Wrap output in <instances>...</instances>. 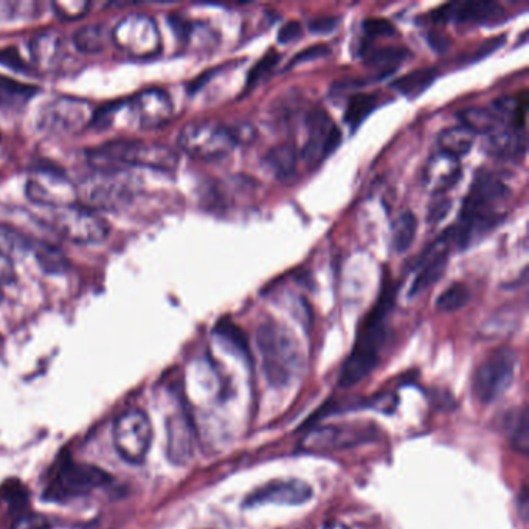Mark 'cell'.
<instances>
[{
  "mask_svg": "<svg viewBox=\"0 0 529 529\" xmlns=\"http://www.w3.org/2000/svg\"><path fill=\"white\" fill-rule=\"evenodd\" d=\"M471 300V292L463 283H455L436 300V309L441 312L460 311Z\"/></svg>",
  "mask_w": 529,
  "mask_h": 529,
  "instance_id": "obj_34",
  "label": "cell"
},
{
  "mask_svg": "<svg viewBox=\"0 0 529 529\" xmlns=\"http://www.w3.org/2000/svg\"><path fill=\"white\" fill-rule=\"evenodd\" d=\"M329 53H331V50H329L328 45H311V47H308V49L301 50L300 53H297V55L291 59V63H289L287 69H289V67L298 66V64L311 63V61H315V59L326 58Z\"/></svg>",
  "mask_w": 529,
  "mask_h": 529,
  "instance_id": "obj_42",
  "label": "cell"
},
{
  "mask_svg": "<svg viewBox=\"0 0 529 529\" xmlns=\"http://www.w3.org/2000/svg\"><path fill=\"white\" fill-rule=\"evenodd\" d=\"M416 232H418V219L413 215L412 211H404L395 225H393V238H391V246L396 253L407 252L412 247L415 241Z\"/></svg>",
  "mask_w": 529,
  "mask_h": 529,
  "instance_id": "obj_29",
  "label": "cell"
},
{
  "mask_svg": "<svg viewBox=\"0 0 529 529\" xmlns=\"http://www.w3.org/2000/svg\"><path fill=\"white\" fill-rule=\"evenodd\" d=\"M450 210H452V201L450 199H438V201L433 202L429 207L427 222L432 225L440 224L443 219L447 218Z\"/></svg>",
  "mask_w": 529,
  "mask_h": 529,
  "instance_id": "obj_46",
  "label": "cell"
},
{
  "mask_svg": "<svg viewBox=\"0 0 529 529\" xmlns=\"http://www.w3.org/2000/svg\"><path fill=\"white\" fill-rule=\"evenodd\" d=\"M112 39L118 49L132 58H153L162 49L159 28L148 14H128L115 25Z\"/></svg>",
  "mask_w": 529,
  "mask_h": 529,
  "instance_id": "obj_7",
  "label": "cell"
},
{
  "mask_svg": "<svg viewBox=\"0 0 529 529\" xmlns=\"http://www.w3.org/2000/svg\"><path fill=\"white\" fill-rule=\"evenodd\" d=\"M312 498V488L301 480L272 481L263 488L256 489L244 500L246 508L261 505H289L298 506L309 502Z\"/></svg>",
  "mask_w": 529,
  "mask_h": 529,
  "instance_id": "obj_16",
  "label": "cell"
},
{
  "mask_svg": "<svg viewBox=\"0 0 529 529\" xmlns=\"http://www.w3.org/2000/svg\"><path fill=\"white\" fill-rule=\"evenodd\" d=\"M0 64L10 67V69L16 70V72H32V69L25 63L18 49H13V47L0 50Z\"/></svg>",
  "mask_w": 529,
  "mask_h": 529,
  "instance_id": "obj_45",
  "label": "cell"
},
{
  "mask_svg": "<svg viewBox=\"0 0 529 529\" xmlns=\"http://www.w3.org/2000/svg\"><path fill=\"white\" fill-rule=\"evenodd\" d=\"M376 95L373 94H356L346 104L345 123L350 126L351 131L359 128L367 120L368 115L377 108Z\"/></svg>",
  "mask_w": 529,
  "mask_h": 529,
  "instance_id": "obj_30",
  "label": "cell"
},
{
  "mask_svg": "<svg viewBox=\"0 0 529 529\" xmlns=\"http://www.w3.org/2000/svg\"><path fill=\"white\" fill-rule=\"evenodd\" d=\"M455 18L463 24H498L506 18V10L492 0H471L458 4Z\"/></svg>",
  "mask_w": 529,
  "mask_h": 529,
  "instance_id": "obj_21",
  "label": "cell"
},
{
  "mask_svg": "<svg viewBox=\"0 0 529 529\" xmlns=\"http://www.w3.org/2000/svg\"><path fill=\"white\" fill-rule=\"evenodd\" d=\"M58 53V38H53L52 35L38 36L33 41V55H35L38 63L49 61L52 63Z\"/></svg>",
  "mask_w": 529,
  "mask_h": 529,
  "instance_id": "obj_39",
  "label": "cell"
},
{
  "mask_svg": "<svg viewBox=\"0 0 529 529\" xmlns=\"http://www.w3.org/2000/svg\"><path fill=\"white\" fill-rule=\"evenodd\" d=\"M410 56H412V53L405 47H384V49L371 52L367 56L365 64L368 67H373V69H381L388 73L391 70L398 69L405 59L410 58Z\"/></svg>",
  "mask_w": 529,
  "mask_h": 529,
  "instance_id": "obj_31",
  "label": "cell"
},
{
  "mask_svg": "<svg viewBox=\"0 0 529 529\" xmlns=\"http://www.w3.org/2000/svg\"><path fill=\"white\" fill-rule=\"evenodd\" d=\"M342 143V132L332 123L322 109H315L308 117V140L301 157L311 166H317L323 159L336 153Z\"/></svg>",
  "mask_w": 529,
  "mask_h": 529,
  "instance_id": "obj_15",
  "label": "cell"
},
{
  "mask_svg": "<svg viewBox=\"0 0 529 529\" xmlns=\"http://www.w3.org/2000/svg\"><path fill=\"white\" fill-rule=\"evenodd\" d=\"M303 36V27L298 21H289L280 28L278 42L283 45L292 44Z\"/></svg>",
  "mask_w": 529,
  "mask_h": 529,
  "instance_id": "obj_47",
  "label": "cell"
},
{
  "mask_svg": "<svg viewBox=\"0 0 529 529\" xmlns=\"http://www.w3.org/2000/svg\"><path fill=\"white\" fill-rule=\"evenodd\" d=\"M516 351L508 346L498 348L477 368L474 376V395L480 404L488 405L505 395L516 377Z\"/></svg>",
  "mask_w": 529,
  "mask_h": 529,
  "instance_id": "obj_5",
  "label": "cell"
},
{
  "mask_svg": "<svg viewBox=\"0 0 529 529\" xmlns=\"http://www.w3.org/2000/svg\"><path fill=\"white\" fill-rule=\"evenodd\" d=\"M365 86V81L357 80V78H345V80L337 81L334 86L331 87L332 94H343L348 90L360 89Z\"/></svg>",
  "mask_w": 529,
  "mask_h": 529,
  "instance_id": "obj_50",
  "label": "cell"
},
{
  "mask_svg": "<svg viewBox=\"0 0 529 529\" xmlns=\"http://www.w3.org/2000/svg\"><path fill=\"white\" fill-rule=\"evenodd\" d=\"M458 4H446L443 7L436 8L432 11V19L435 22H447L455 18V11H457Z\"/></svg>",
  "mask_w": 529,
  "mask_h": 529,
  "instance_id": "obj_52",
  "label": "cell"
},
{
  "mask_svg": "<svg viewBox=\"0 0 529 529\" xmlns=\"http://www.w3.org/2000/svg\"><path fill=\"white\" fill-rule=\"evenodd\" d=\"M16 277L14 272L13 261L8 260L7 256L0 255V286L11 283Z\"/></svg>",
  "mask_w": 529,
  "mask_h": 529,
  "instance_id": "obj_49",
  "label": "cell"
},
{
  "mask_svg": "<svg viewBox=\"0 0 529 529\" xmlns=\"http://www.w3.org/2000/svg\"><path fill=\"white\" fill-rule=\"evenodd\" d=\"M179 146L196 159L215 160L232 153L235 142L229 128L215 123L194 122L180 131Z\"/></svg>",
  "mask_w": 529,
  "mask_h": 529,
  "instance_id": "obj_10",
  "label": "cell"
},
{
  "mask_svg": "<svg viewBox=\"0 0 529 529\" xmlns=\"http://www.w3.org/2000/svg\"><path fill=\"white\" fill-rule=\"evenodd\" d=\"M104 28L101 25H90V27L81 28L80 32L75 33L73 42L77 49L83 53H98L104 47Z\"/></svg>",
  "mask_w": 529,
  "mask_h": 529,
  "instance_id": "obj_35",
  "label": "cell"
},
{
  "mask_svg": "<svg viewBox=\"0 0 529 529\" xmlns=\"http://www.w3.org/2000/svg\"><path fill=\"white\" fill-rule=\"evenodd\" d=\"M461 125L477 134L491 135L502 129L503 120L494 109L469 108L461 111Z\"/></svg>",
  "mask_w": 529,
  "mask_h": 529,
  "instance_id": "obj_24",
  "label": "cell"
},
{
  "mask_svg": "<svg viewBox=\"0 0 529 529\" xmlns=\"http://www.w3.org/2000/svg\"><path fill=\"white\" fill-rule=\"evenodd\" d=\"M486 149H488L489 154L495 157L519 159L526 151L525 135L519 134L517 131H503V129H500V131L489 135Z\"/></svg>",
  "mask_w": 529,
  "mask_h": 529,
  "instance_id": "obj_22",
  "label": "cell"
},
{
  "mask_svg": "<svg viewBox=\"0 0 529 529\" xmlns=\"http://www.w3.org/2000/svg\"><path fill=\"white\" fill-rule=\"evenodd\" d=\"M339 24V16H319L308 22V28L309 32L315 35H328V33L336 32Z\"/></svg>",
  "mask_w": 529,
  "mask_h": 529,
  "instance_id": "obj_44",
  "label": "cell"
},
{
  "mask_svg": "<svg viewBox=\"0 0 529 529\" xmlns=\"http://www.w3.org/2000/svg\"><path fill=\"white\" fill-rule=\"evenodd\" d=\"M36 92L38 89L35 86L0 75V106H4V108L21 106V104L27 103Z\"/></svg>",
  "mask_w": 529,
  "mask_h": 529,
  "instance_id": "obj_27",
  "label": "cell"
},
{
  "mask_svg": "<svg viewBox=\"0 0 529 529\" xmlns=\"http://www.w3.org/2000/svg\"><path fill=\"white\" fill-rule=\"evenodd\" d=\"M78 190V201L90 210H117L132 201V185L120 171H97Z\"/></svg>",
  "mask_w": 529,
  "mask_h": 529,
  "instance_id": "obj_6",
  "label": "cell"
},
{
  "mask_svg": "<svg viewBox=\"0 0 529 529\" xmlns=\"http://www.w3.org/2000/svg\"><path fill=\"white\" fill-rule=\"evenodd\" d=\"M229 132L230 135H232L235 145H238V143H250L255 139L256 135L252 126L247 125V123H244V125L233 126V128L229 129Z\"/></svg>",
  "mask_w": 529,
  "mask_h": 529,
  "instance_id": "obj_48",
  "label": "cell"
},
{
  "mask_svg": "<svg viewBox=\"0 0 529 529\" xmlns=\"http://www.w3.org/2000/svg\"><path fill=\"white\" fill-rule=\"evenodd\" d=\"M168 433V457L174 464L184 466L193 458L194 429L184 412L174 413L166 419Z\"/></svg>",
  "mask_w": 529,
  "mask_h": 529,
  "instance_id": "obj_18",
  "label": "cell"
},
{
  "mask_svg": "<svg viewBox=\"0 0 529 529\" xmlns=\"http://www.w3.org/2000/svg\"><path fill=\"white\" fill-rule=\"evenodd\" d=\"M25 193L39 207L58 208L78 204L77 185H73L66 174L52 170H39L33 174Z\"/></svg>",
  "mask_w": 529,
  "mask_h": 529,
  "instance_id": "obj_14",
  "label": "cell"
},
{
  "mask_svg": "<svg viewBox=\"0 0 529 529\" xmlns=\"http://www.w3.org/2000/svg\"><path fill=\"white\" fill-rule=\"evenodd\" d=\"M364 32L370 38H385V36H395L396 27L384 18H371L364 22Z\"/></svg>",
  "mask_w": 529,
  "mask_h": 529,
  "instance_id": "obj_41",
  "label": "cell"
},
{
  "mask_svg": "<svg viewBox=\"0 0 529 529\" xmlns=\"http://www.w3.org/2000/svg\"><path fill=\"white\" fill-rule=\"evenodd\" d=\"M256 340L263 359V371L267 382L272 387L291 384L292 379L303 368L300 343L291 329L275 320H269L258 328Z\"/></svg>",
  "mask_w": 529,
  "mask_h": 529,
  "instance_id": "obj_2",
  "label": "cell"
},
{
  "mask_svg": "<svg viewBox=\"0 0 529 529\" xmlns=\"http://www.w3.org/2000/svg\"><path fill=\"white\" fill-rule=\"evenodd\" d=\"M512 447L517 452L526 455L529 449V426H528V413L526 408H523L520 412L519 418H517L516 427L512 430L511 436Z\"/></svg>",
  "mask_w": 529,
  "mask_h": 529,
  "instance_id": "obj_38",
  "label": "cell"
},
{
  "mask_svg": "<svg viewBox=\"0 0 529 529\" xmlns=\"http://www.w3.org/2000/svg\"><path fill=\"white\" fill-rule=\"evenodd\" d=\"M32 252L35 253L36 260L41 264L42 269L47 270L50 274L64 272L69 266L64 253L59 252L58 247L52 246V244L44 243V241L33 243Z\"/></svg>",
  "mask_w": 529,
  "mask_h": 529,
  "instance_id": "obj_33",
  "label": "cell"
},
{
  "mask_svg": "<svg viewBox=\"0 0 529 529\" xmlns=\"http://www.w3.org/2000/svg\"><path fill=\"white\" fill-rule=\"evenodd\" d=\"M475 137L477 135L463 125L444 129L440 134V139H438V143L441 146V153L447 154V156L453 157V159L466 156L471 151L472 146H474Z\"/></svg>",
  "mask_w": 529,
  "mask_h": 529,
  "instance_id": "obj_23",
  "label": "cell"
},
{
  "mask_svg": "<svg viewBox=\"0 0 529 529\" xmlns=\"http://www.w3.org/2000/svg\"><path fill=\"white\" fill-rule=\"evenodd\" d=\"M281 55L277 50H269L263 58L250 69L249 77H247V87H253L260 83L264 77H267L272 70L280 63Z\"/></svg>",
  "mask_w": 529,
  "mask_h": 529,
  "instance_id": "obj_36",
  "label": "cell"
},
{
  "mask_svg": "<svg viewBox=\"0 0 529 529\" xmlns=\"http://www.w3.org/2000/svg\"><path fill=\"white\" fill-rule=\"evenodd\" d=\"M0 301H2V291H0Z\"/></svg>",
  "mask_w": 529,
  "mask_h": 529,
  "instance_id": "obj_54",
  "label": "cell"
},
{
  "mask_svg": "<svg viewBox=\"0 0 529 529\" xmlns=\"http://www.w3.org/2000/svg\"><path fill=\"white\" fill-rule=\"evenodd\" d=\"M0 495L10 503L11 508H25L28 503V491L21 481L11 480L0 489Z\"/></svg>",
  "mask_w": 529,
  "mask_h": 529,
  "instance_id": "obj_37",
  "label": "cell"
},
{
  "mask_svg": "<svg viewBox=\"0 0 529 529\" xmlns=\"http://www.w3.org/2000/svg\"><path fill=\"white\" fill-rule=\"evenodd\" d=\"M45 221L58 235L75 244H98L108 238V222L81 204L45 208Z\"/></svg>",
  "mask_w": 529,
  "mask_h": 529,
  "instance_id": "obj_4",
  "label": "cell"
},
{
  "mask_svg": "<svg viewBox=\"0 0 529 529\" xmlns=\"http://www.w3.org/2000/svg\"><path fill=\"white\" fill-rule=\"evenodd\" d=\"M111 480V475L100 467L64 460L52 480V485L47 489V497L59 502L83 497L94 489L109 485Z\"/></svg>",
  "mask_w": 529,
  "mask_h": 529,
  "instance_id": "obj_8",
  "label": "cell"
},
{
  "mask_svg": "<svg viewBox=\"0 0 529 529\" xmlns=\"http://www.w3.org/2000/svg\"><path fill=\"white\" fill-rule=\"evenodd\" d=\"M53 8H55L59 18L75 21V19L83 18L90 5L87 2H55Z\"/></svg>",
  "mask_w": 529,
  "mask_h": 529,
  "instance_id": "obj_40",
  "label": "cell"
},
{
  "mask_svg": "<svg viewBox=\"0 0 529 529\" xmlns=\"http://www.w3.org/2000/svg\"><path fill=\"white\" fill-rule=\"evenodd\" d=\"M461 179V166L458 159L440 153L433 156L427 162L424 170V180L429 190L435 194H443L444 191L455 187Z\"/></svg>",
  "mask_w": 529,
  "mask_h": 529,
  "instance_id": "obj_20",
  "label": "cell"
},
{
  "mask_svg": "<svg viewBox=\"0 0 529 529\" xmlns=\"http://www.w3.org/2000/svg\"><path fill=\"white\" fill-rule=\"evenodd\" d=\"M114 444L118 455L128 463L139 464L153 444V426L142 410H129L114 422Z\"/></svg>",
  "mask_w": 529,
  "mask_h": 529,
  "instance_id": "obj_9",
  "label": "cell"
},
{
  "mask_svg": "<svg viewBox=\"0 0 529 529\" xmlns=\"http://www.w3.org/2000/svg\"><path fill=\"white\" fill-rule=\"evenodd\" d=\"M33 243L35 241L25 233L19 232L11 225L0 224V255L7 256L8 260L13 261L16 256L32 252Z\"/></svg>",
  "mask_w": 529,
  "mask_h": 529,
  "instance_id": "obj_28",
  "label": "cell"
},
{
  "mask_svg": "<svg viewBox=\"0 0 529 529\" xmlns=\"http://www.w3.org/2000/svg\"><path fill=\"white\" fill-rule=\"evenodd\" d=\"M374 426H328L311 430L301 441V447L308 452L323 453L336 450L350 449V447L367 444L377 440Z\"/></svg>",
  "mask_w": 529,
  "mask_h": 529,
  "instance_id": "obj_12",
  "label": "cell"
},
{
  "mask_svg": "<svg viewBox=\"0 0 529 529\" xmlns=\"http://www.w3.org/2000/svg\"><path fill=\"white\" fill-rule=\"evenodd\" d=\"M427 42H429L430 47H432L436 53L446 52L450 47V39L447 38V36L441 35V33H429V35H427Z\"/></svg>",
  "mask_w": 529,
  "mask_h": 529,
  "instance_id": "obj_51",
  "label": "cell"
},
{
  "mask_svg": "<svg viewBox=\"0 0 529 529\" xmlns=\"http://www.w3.org/2000/svg\"><path fill=\"white\" fill-rule=\"evenodd\" d=\"M506 42V36L500 35V36H494V38L486 39L483 44L478 45L477 49H475V52L472 53L469 58H466V63L469 61V63H478V61H481V59L488 58V56H491L492 53L497 52L502 45H505Z\"/></svg>",
  "mask_w": 529,
  "mask_h": 529,
  "instance_id": "obj_43",
  "label": "cell"
},
{
  "mask_svg": "<svg viewBox=\"0 0 529 529\" xmlns=\"http://www.w3.org/2000/svg\"><path fill=\"white\" fill-rule=\"evenodd\" d=\"M511 191L494 174L478 171L461 207L460 221L498 215L495 205L505 201Z\"/></svg>",
  "mask_w": 529,
  "mask_h": 529,
  "instance_id": "obj_13",
  "label": "cell"
},
{
  "mask_svg": "<svg viewBox=\"0 0 529 529\" xmlns=\"http://www.w3.org/2000/svg\"><path fill=\"white\" fill-rule=\"evenodd\" d=\"M215 334L219 339L224 340L227 345L232 346L233 350L243 354L244 357H250L249 339H247L246 332L239 328L232 320H219L215 328Z\"/></svg>",
  "mask_w": 529,
  "mask_h": 529,
  "instance_id": "obj_32",
  "label": "cell"
},
{
  "mask_svg": "<svg viewBox=\"0 0 529 529\" xmlns=\"http://www.w3.org/2000/svg\"><path fill=\"white\" fill-rule=\"evenodd\" d=\"M395 297L393 284H385L376 306L360 326L353 353L343 364L339 376L340 388H351L360 384L379 364V350L385 340V320L395 305Z\"/></svg>",
  "mask_w": 529,
  "mask_h": 529,
  "instance_id": "obj_1",
  "label": "cell"
},
{
  "mask_svg": "<svg viewBox=\"0 0 529 529\" xmlns=\"http://www.w3.org/2000/svg\"><path fill=\"white\" fill-rule=\"evenodd\" d=\"M97 171H115L118 165L140 166L171 173L179 165V154L173 148L145 140H117L87 153Z\"/></svg>",
  "mask_w": 529,
  "mask_h": 529,
  "instance_id": "obj_3",
  "label": "cell"
},
{
  "mask_svg": "<svg viewBox=\"0 0 529 529\" xmlns=\"http://www.w3.org/2000/svg\"><path fill=\"white\" fill-rule=\"evenodd\" d=\"M323 529H350L348 526L340 522H328Z\"/></svg>",
  "mask_w": 529,
  "mask_h": 529,
  "instance_id": "obj_53",
  "label": "cell"
},
{
  "mask_svg": "<svg viewBox=\"0 0 529 529\" xmlns=\"http://www.w3.org/2000/svg\"><path fill=\"white\" fill-rule=\"evenodd\" d=\"M264 163L278 179H286L294 174L297 166V149L289 143L277 146L264 157Z\"/></svg>",
  "mask_w": 529,
  "mask_h": 529,
  "instance_id": "obj_26",
  "label": "cell"
},
{
  "mask_svg": "<svg viewBox=\"0 0 529 529\" xmlns=\"http://www.w3.org/2000/svg\"><path fill=\"white\" fill-rule=\"evenodd\" d=\"M95 111L87 101L77 98H56L44 106L39 115V128L47 134H77L94 123Z\"/></svg>",
  "mask_w": 529,
  "mask_h": 529,
  "instance_id": "obj_11",
  "label": "cell"
},
{
  "mask_svg": "<svg viewBox=\"0 0 529 529\" xmlns=\"http://www.w3.org/2000/svg\"><path fill=\"white\" fill-rule=\"evenodd\" d=\"M436 78H438V70L424 67V69L413 70V72L407 73L405 77L393 81L391 87L401 92L405 97L415 98L421 95L427 87L432 86Z\"/></svg>",
  "mask_w": 529,
  "mask_h": 529,
  "instance_id": "obj_25",
  "label": "cell"
},
{
  "mask_svg": "<svg viewBox=\"0 0 529 529\" xmlns=\"http://www.w3.org/2000/svg\"><path fill=\"white\" fill-rule=\"evenodd\" d=\"M436 247H438V241H435L416 261L419 272L410 286V292H408L410 297L427 291L433 284L438 283L446 272L447 264H449V250L436 249Z\"/></svg>",
  "mask_w": 529,
  "mask_h": 529,
  "instance_id": "obj_19",
  "label": "cell"
},
{
  "mask_svg": "<svg viewBox=\"0 0 529 529\" xmlns=\"http://www.w3.org/2000/svg\"><path fill=\"white\" fill-rule=\"evenodd\" d=\"M132 115L142 128H157L170 122L173 117V103L166 92L160 89H148L132 98Z\"/></svg>",
  "mask_w": 529,
  "mask_h": 529,
  "instance_id": "obj_17",
  "label": "cell"
}]
</instances>
